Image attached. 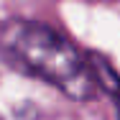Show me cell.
Returning a JSON list of instances; mask_svg holds the SVG:
<instances>
[{
  "instance_id": "7a4b0ae2",
  "label": "cell",
  "mask_w": 120,
  "mask_h": 120,
  "mask_svg": "<svg viewBox=\"0 0 120 120\" xmlns=\"http://www.w3.org/2000/svg\"><path fill=\"white\" fill-rule=\"evenodd\" d=\"M92 64H95V74L100 79V90L112 97L115 105V118L120 120V74L107 64V59H102L100 54H92Z\"/></svg>"
},
{
  "instance_id": "6da1fadb",
  "label": "cell",
  "mask_w": 120,
  "mask_h": 120,
  "mask_svg": "<svg viewBox=\"0 0 120 120\" xmlns=\"http://www.w3.org/2000/svg\"><path fill=\"white\" fill-rule=\"evenodd\" d=\"M0 51L26 74L44 79L72 100H92L100 90L92 54H84L69 36L41 23L13 18L0 26Z\"/></svg>"
}]
</instances>
